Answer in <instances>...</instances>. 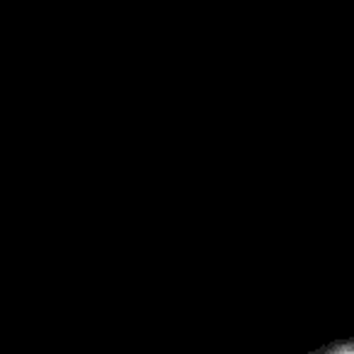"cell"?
Returning <instances> with one entry per match:
<instances>
[{"mask_svg": "<svg viewBox=\"0 0 354 354\" xmlns=\"http://www.w3.org/2000/svg\"><path fill=\"white\" fill-rule=\"evenodd\" d=\"M315 354H354V339H337L325 347H320Z\"/></svg>", "mask_w": 354, "mask_h": 354, "instance_id": "1", "label": "cell"}]
</instances>
